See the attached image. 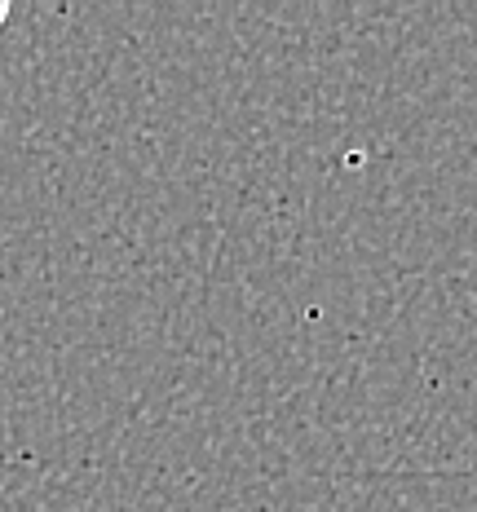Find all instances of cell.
Here are the masks:
<instances>
[{"label":"cell","mask_w":477,"mask_h":512,"mask_svg":"<svg viewBox=\"0 0 477 512\" xmlns=\"http://www.w3.org/2000/svg\"><path fill=\"white\" fill-rule=\"evenodd\" d=\"M5 18H9V0H0V27H5Z\"/></svg>","instance_id":"cell-1"}]
</instances>
